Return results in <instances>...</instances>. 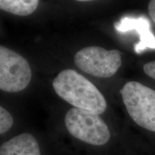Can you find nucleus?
Wrapping results in <instances>:
<instances>
[{
  "instance_id": "12",
  "label": "nucleus",
  "mask_w": 155,
  "mask_h": 155,
  "mask_svg": "<svg viewBox=\"0 0 155 155\" xmlns=\"http://www.w3.org/2000/svg\"><path fill=\"white\" fill-rule=\"evenodd\" d=\"M76 1H79V2H88V1H92V0H76Z\"/></svg>"
},
{
  "instance_id": "7",
  "label": "nucleus",
  "mask_w": 155,
  "mask_h": 155,
  "mask_svg": "<svg viewBox=\"0 0 155 155\" xmlns=\"http://www.w3.org/2000/svg\"><path fill=\"white\" fill-rule=\"evenodd\" d=\"M116 28L119 32L137 30L140 36V42L135 47V52L137 53H141L146 48L155 50V38L150 32L148 20L142 18L132 19L125 17L116 25Z\"/></svg>"
},
{
  "instance_id": "11",
  "label": "nucleus",
  "mask_w": 155,
  "mask_h": 155,
  "mask_svg": "<svg viewBox=\"0 0 155 155\" xmlns=\"http://www.w3.org/2000/svg\"><path fill=\"white\" fill-rule=\"evenodd\" d=\"M149 15L155 24V0H150L148 5Z\"/></svg>"
},
{
  "instance_id": "5",
  "label": "nucleus",
  "mask_w": 155,
  "mask_h": 155,
  "mask_svg": "<svg viewBox=\"0 0 155 155\" xmlns=\"http://www.w3.org/2000/svg\"><path fill=\"white\" fill-rule=\"evenodd\" d=\"M32 71L28 62L12 50L0 46V89L17 93L30 84Z\"/></svg>"
},
{
  "instance_id": "1",
  "label": "nucleus",
  "mask_w": 155,
  "mask_h": 155,
  "mask_svg": "<svg viewBox=\"0 0 155 155\" xmlns=\"http://www.w3.org/2000/svg\"><path fill=\"white\" fill-rule=\"evenodd\" d=\"M64 125L73 143L89 152L101 154L113 149V132L100 114L72 107L65 113Z\"/></svg>"
},
{
  "instance_id": "4",
  "label": "nucleus",
  "mask_w": 155,
  "mask_h": 155,
  "mask_svg": "<svg viewBox=\"0 0 155 155\" xmlns=\"http://www.w3.org/2000/svg\"><path fill=\"white\" fill-rule=\"evenodd\" d=\"M75 65L93 76L107 78L112 77L121 65V56L118 50H108L91 46L79 50L74 56Z\"/></svg>"
},
{
  "instance_id": "2",
  "label": "nucleus",
  "mask_w": 155,
  "mask_h": 155,
  "mask_svg": "<svg viewBox=\"0 0 155 155\" xmlns=\"http://www.w3.org/2000/svg\"><path fill=\"white\" fill-rule=\"evenodd\" d=\"M54 91L60 98L73 107L101 115L108 107L105 97L91 82L74 70L58 73L53 82Z\"/></svg>"
},
{
  "instance_id": "8",
  "label": "nucleus",
  "mask_w": 155,
  "mask_h": 155,
  "mask_svg": "<svg viewBox=\"0 0 155 155\" xmlns=\"http://www.w3.org/2000/svg\"><path fill=\"white\" fill-rule=\"evenodd\" d=\"M38 3L39 0H0V8L18 16H28L36 10Z\"/></svg>"
},
{
  "instance_id": "6",
  "label": "nucleus",
  "mask_w": 155,
  "mask_h": 155,
  "mask_svg": "<svg viewBox=\"0 0 155 155\" xmlns=\"http://www.w3.org/2000/svg\"><path fill=\"white\" fill-rule=\"evenodd\" d=\"M0 155H49L45 142L32 133L22 132L1 141Z\"/></svg>"
},
{
  "instance_id": "3",
  "label": "nucleus",
  "mask_w": 155,
  "mask_h": 155,
  "mask_svg": "<svg viewBox=\"0 0 155 155\" xmlns=\"http://www.w3.org/2000/svg\"><path fill=\"white\" fill-rule=\"evenodd\" d=\"M120 94L128 114L136 124L155 133V90L137 81H129Z\"/></svg>"
},
{
  "instance_id": "10",
  "label": "nucleus",
  "mask_w": 155,
  "mask_h": 155,
  "mask_svg": "<svg viewBox=\"0 0 155 155\" xmlns=\"http://www.w3.org/2000/svg\"><path fill=\"white\" fill-rule=\"evenodd\" d=\"M143 69L145 74L155 80V60L144 65Z\"/></svg>"
},
{
  "instance_id": "9",
  "label": "nucleus",
  "mask_w": 155,
  "mask_h": 155,
  "mask_svg": "<svg viewBox=\"0 0 155 155\" xmlns=\"http://www.w3.org/2000/svg\"><path fill=\"white\" fill-rule=\"evenodd\" d=\"M15 120L8 110L4 106H0V134L3 138L14 126Z\"/></svg>"
}]
</instances>
